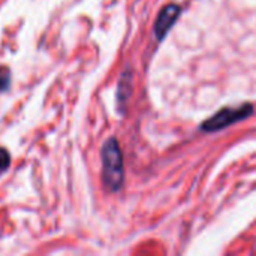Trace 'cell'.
I'll list each match as a JSON object with an SVG mask.
<instances>
[{
  "mask_svg": "<svg viewBox=\"0 0 256 256\" xmlns=\"http://www.w3.org/2000/svg\"><path fill=\"white\" fill-rule=\"evenodd\" d=\"M102 182L105 189L110 192H117L123 186L124 168L123 154L116 138H110L102 147Z\"/></svg>",
  "mask_w": 256,
  "mask_h": 256,
  "instance_id": "1",
  "label": "cell"
},
{
  "mask_svg": "<svg viewBox=\"0 0 256 256\" xmlns=\"http://www.w3.org/2000/svg\"><path fill=\"white\" fill-rule=\"evenodd\" d=\"M252 112H254L252 105H242L238 108H224V110L218 111L212 118H208L202 123V130L216 132V130L225 129L234 123H238V122L248 118Z\"/></svg>",
  "mask_w": 256,
  "mask_h": 256,
  "instance_id": "2",
  "label": "cell"
},
{
  "mask_svg": "<svg viewBox=\"0 0 256 256\" xmlns=\"http://www.w3.org/2000/svg\"><path fill=\"white\" fill-rule=\"evenodd\" d=\"M180 6L178 4H166L160 12H159V16L154 22V33H156V38L160 40L165 38V34L170 32V28L172 27V24L177 21L178 15H180Z\"/></svg>",
  "mask_w": 256,
  "mask_h": 256,
  "instance_id": "3",
  "label": "cell"
},
{
  "mask_svg": "<svg viewBox=\"0 0 256 256\" xmlns=\"http://www.w3.org/2000/svg\"><path fill=\"white\" fill-rule=\"evenodd\" d=\"M130 87H132V76L129 72H126L122 75V80L118 84V92H117V99H118L120 105L128 102V98L130 94Z\"/></svg>",
  "mask_w": 256,
  "mask_h": 256,
  "instance_id": "4",
  "label": "cell"
},
{
  "mask_svg": "<svg viewBox=\"0 0 256 256\" xmlns=\"http://www.w3.org/2000/svg\"><path fill=\"white\" fill-rule=\"evenodd\" d=\"M10 86V72L6 66H0V92H6Z\"/></svg>",
  "mask_w": 256,
  "mask_h": 256,
  "instance_id": "5",
  "label": "cell"
},
{
  "mask_svg": "<svg viewBox=\"0 0 256 256\" xmlns=\"http://www.w3.org/2000/svg\"><path fill=\"white\" fill-rule=\"evenodd\" d=\"M9 165H10V156H9L8 150L0 147V176L9 168Z\"/></svg>",
  "mask_w": 256,
  "mask_h": 256,
  "instance_id": "6",
  "label": "cell"
}]
</instances>
